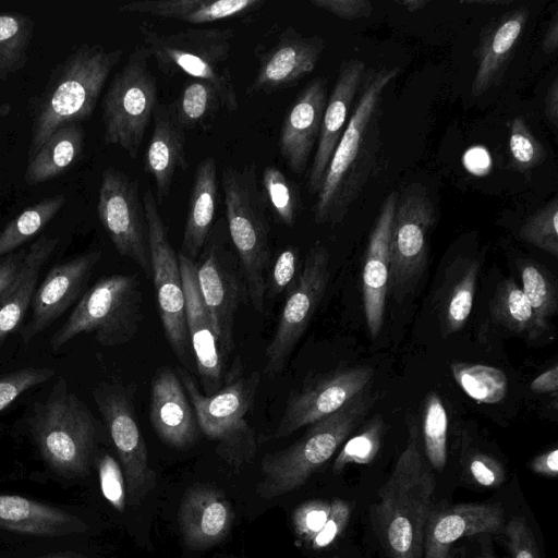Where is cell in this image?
I'll return each mask as SVG.
<instances>
[{
    "mask_svg": "<svg viewBox=\"0 0 558 558\" xmlns=\"http://www.w3.org/2000/svg\"><path fill=\"white\" fill-rule=\"evenodd\" d=\"M399 66L366 71L359 98L335 148L313 208L317 225L340 223L373 175L380 147L384 93Z\"/></svg>",
    "mask_w": 558,
    "mask_h": 558,
    "instance_id": "6da1fadb",
    "label": "cell"
},
{
    "mask_svg": "<svg viewBox=\"0 0 558 558\" xmlns=\"http://www.w3.org/2000/svg\"><path fill=\"white\" fill-rule=\"evenodd\" d=\"M436 481L421 450L416 425L371 507L372 522L389 558H422Z\"/></svg>",
    "mask_w": 558,
    "mask_h": 558,
    "instance_id": "7a4b0ae2",
    "label": "cell"
},
{
    "mask_svg": "<svg viewBox=\"0 0 558 558\" xmlns=\"http://www.w3.org/2000/svg\"><path fill=\"white\" fill-rule=\"evenodd\" d=\"M122 56L123 49L84 43L54 66L43 93L32 104L27 161L58 129L80 124L92 117Z\"/></svg>",
    "mask_w": 558,
    "mask_h": 558,
    "instance_id": "3957f363",
    "label": "cell"
},
{
    "mask_svg": "<svg viewBox=\"0 0 558 558\" xmlns=\"http://www.w3.org/2000/svg\"><path fill=\"white\" fill-rule=\"evenodd\" d=\"M86 403L63 377L28 418L33 440L56 473L75 478L88 474L97 441V424Z\"/></svg>",
    "mask_w": 558,
    "mask_h": 558,
    "instance_id": "277c9868",
    "label": "cell"
},
{
    "mask_svg": "<svg viewBox=\"0 0 558 558\" xmlns=\"http://www.w3.org/2000/svg\"><path fill=\"white\" fill-rule=\"evenodd\" d=\"M375 400L376 396L363 390L337 412L308 425L291 446L265 454L260 462L258 495L272 499L300 488L354 432Z\"/></svg>",
    "mask_w": 558,
    "mask_h": 558,
    "instance_id": "5b68a950",
    "label": "cell"
},
{
    "mask_svg": "<svg viewBox=\"0 0 558 558\" xmlns=\"http://www.w3.org/2000/svg\"><path fill=\"white\" fill-rule=\"evenodd\" d=\"M138 32L150 58L166 76L185 74L210 83L222 108L239 109L232 72L227 62L235 37L232 28H186L174 33L158 32L147 21L140 22Z\"/></svg>",
    "mask_w": 558,
    "mask_h": 558,
    "instance_id": "8992f818",
    "label": "cell"
},
{
    "mask_svg": "<svg viewBox=\"0 0 558 558\" xmlns=\"http://www.w3.org/2000/svg\"><path fill=\"white\" fill-rule=\"evenodd\" d=\"M221 186L228 231L241 263L247 295L254 310L263 313L265 272L270 264V227L255 162L225 168Z\"/></svg>",
    "mask_w": 558,
    "mask_h": 558,
    "instance_id": "52a82bcc",
    "label": "cell"
},
{
    "mask_svg": "<svg viewBox=\"0 0 558 558\" xmlns=\"http://www.w3.org/2000/svg\"><path fill=\"white\" fill-rule=\"evenodd\" d=\"M175 372L191 401L199 430L217 444L218 456L234 469L251 462L257 451V439L247 414L256 399L260 373L238 374L218 391L206 396L185 369L177 367Z\"/></svg>",
    "mask_w": 558,
    "mask_h": 558,
    "instance_id": "ba28073f",
    "label": "cell"
},
{
    "mask_svg": "<svg viewBox=\"0 0 558 558\" xmlns=\"http://www.w3.org/2000/svg\"><path fill=\"white\" fill-rule=\"evenodd\" d=\"M143 294L136 276L104 277L84 292L64 324L53 333V351L81 333H90L104 347L130 342L143 319Z\"/></svg>",
    "mask_w": 558,
    "mask_h": 558,
    "instance_id": "9c48e42d",
    "label": "cell"
},
{
    "mask_svg": "<svg viewBox=\"0 0 558 558\" xmlns=\"http://www.w3.org/2000/svg\"><path fill=\"white\" fill-rule=\"evenodd\" d=\"M149 52L137 46L112 77L101 100L104 142L136 158L158 104Z\"/></svg>",
    "mask_w": 558,
    "mask_h": 558,
    "instance_id": "30bf717a",
    "label": "cell"
},
{
    "mask_svg": "<svg viewBox=\"0 0 558 558\" xmlns=\"http://www.w3.org/2000/svg\"><path fill=\"white\" fill-rule=\"evenodd\" d=\"M435 221V207L425 186L412 183L398 194L389 241L388 293L399 303L415 290L426 269Z\"/></svg>",
    "mask_w": 558,
    "mask_h": 558,
    "instance_id": "8fae6325",
    "label": "cell"
},
{
    "mask_svg": "<svg viewBox=\"0 0 558 558\" xmlns=\"http://www.w3.org/2000/svg\"><path fill=\"white\" fill-rule=\"evenodd\" d=\"M92 395L119 457L128 501L137 506L154 489L156 474L149 466L133 392L119 381H101L94 387Z\"/></svg>",
    "mask_w": 558,
    "mask_h": 558,
    "instance_id": "7c38bea8",
    "label": "cell"
},
{
    "mask_svg": "<svg viewBox=\"0 0 558 558\" xmlns=\"http://www.w3.org/2000/svg\"><path fill=\"white\" fill-rule=\"evenodd\" d=\"M329 280V252L317 241L308 250L293 286L288 291L278 323L265 350L264 373L278 375L319 306Z\"/></svg>",
    "mask_w": 558,
    "mask_h": 558,
    "instance_id": "4fadbf2b",
    "label": "cell"
},
{
    "mask_svg": "<svg viewBox=\"0 0 558 558\" xmlns=\"http://www.w3.org/2000/svg\"><path fill=\"white\" fill-rule=\"evenodd\" d=\"M144 213L148 229L151 277L158 312L169 345L180 360L191 351L186 323L185 296L178 254L169 240L153 192L144 194Z\"/></svg>",
    "mask_w": 558,
    "mask_h": 558,
    "instance_id": "5bb4252c",
    "label": "cell"
},
{
    "mask_svg": "<svg viewBox=\"0 0 558 558\" xmlns=\"http://www.w3.org/2000/svg\"><path fill=\"white\" fill-rule=\"evenodd\" d=\"M97 214L117 252L150 277L148 229L137 181L119 169L106 168L98 191Z\"/></svg>",
    "mask_w": 558,
    "mask_h": 558,
    "instance_id": "9a60e30c",
    "label": "cell"
},
{
    "mask_svg": "<svg viewBox=\"0 0 558 558\" xmlns=\"http://www.w3.org/2000/svg\"><path fill=\"white\" fill-rule=\"evenodd\" d=\"M374 376L368 366L339 368L319 375L289 397L270 436L280 439L337 412L363 390Z\"/></svg>",
    "mask_w": 558,
    "mask_h": 558,
    "instance_id": "2e32d148",
    "label": "cell"
},
{
    "mask_svg": "<svg viewBox=\"0 0 558 558\" xmlns=\"http://www.w3.org/2000/svg\"><path fill=\"white\" fill-rule=\"evenodd\" d=\"M324 48L320 36L286 27L269 47L255 50L256 74L245 94H272L298 84L314 71Z\"/></svg>",
    "mask_w": 558,
    "mask_h": 558,
    "instance_id": "e0dca14e",
    "label": "cell"
},
{
    "mask_svg": "<svg viewBox=\"0 0 558 558\" xmlns=\"http://www.w3.org/2000/svg\"><path fill=\"white\" fill-rule=\"evenodd\" d=\"M101 258V251H92L54 265L36 288L31 303L32 317L21 331L27 344L39 332L54 323L85 292L93 269Z\"/></svg>",
    "mask_w": 558,
    "mask_h": 558,
    "instance_id": "ac0fdd59",
    "label": "cell"
},
{
    "mask_svg": "<svg viewBox=\"0 0 558 558\" xmlns=\"http://www.w3.org/2000/svg\"><path fill=\"white\" fill-rule=\"evenodd\" d=\"M185 296V323L191 351L206 396L223 385L225 353L196 281V264L178 253Z\"/></svg>",
    "mask_w": 558,
    "mask_h": 558,
    "instance_id": "d6986e66",
    "label": "cell"
},
{
    "mask_svg": "<svg viewBox=\"0 0 558 558\" xmlns=\"http://www.w3.org/2000/svg\"><path fill=\"white\" fill-rule=\"evenodd\" d=\"M205 257L196 264V281L225 355L234 349V319L240 302L236 276L223 255V245L210 232Z\"/></svg>",
    "mask_w": 558,
    "mask_h": 558,
    "instance_id": "ffe728a7",
    "label": "cell"
},
{
    "mask_svg": "<svg viewBox=\"0 0 558 558\" xmlns=\"http://www.w3.org/2000/svg\"><path fill=\"white\" fill-rule=\"evenodd\" d=\"M367 68L360 59L342 61L327 99L317 148L307 177V190L317 195L335 148L347 126L350 109L361 89Z\"/></svg>",
    "mask_w": 558,
    "mask_h": 558,
    "instance_id": "44dd1931",
    "label": "cell"
},
{
    "mask_svg": "<svg viewBox=\"0 0 558 558\" xmlns=\"http://www.w3.org/2000/svg\"><path fill=\"white\" fill-rule=\"evenodd\" d=\"M327 99L326 81L316 77L299 93L282 119L279 153L295 174H302L307 167L318 141Z\"/></svg>",
    "mask_w": 558,
    "mask_h": 558,
    "instance_id": "7402d4cb",
    "label": "cell"
},
{
    "mask_svg": "<svg viewBox=\"0 0 558 558\" xmlns=\"http://www.w3.org/2000/svg\"><path fill=\"white\" fill-rule=\"evenodd\" d=\"M149 421L157 436L177 449L191 447L199 437L191 401L170 366L158 368L151 379Z\"/></svg>",
    "mask_w": 558,
    "mask_h": 558,
    "instance_id": "603a6c76",
    "label": "cell"
},
{
    "mask_svg": "<svg viewBox=\"0 0 558 558\" xmlns=\"http://www.w3.org/2000/svg\"><path fill=\"white\" fill-rule=\"evenodd\" d=\"M398 193L390 192L372 227L362 269V296L366 327L375 339L384 323L389 283V241Z\"/></svg>",
    "mask_w": 558,
    "mask_h": 558,
    "instance_id": "cb8c5ba5",
    "label": "cell"
},
{
    "mask_svg": "<svg viewBox=\"0 0 558 558\" xmlns=\"http://www.w3.org/2000/svg\"><path fill=\"white\" fill-rule=\"evenodd\" d=\"M505 529L499 504H459L433 508L424 531L425 558H448L451 545L464 536L500 533Z\"/></svg>",
    "mask_w": 558,
    "mask_h": 558,
    "instance_id": "d4e9b609",
    "label": "cell"
},
{
    "mask_svg": "<svg viewBox=\"0 0 558 558\" xmlns=\"http://www.w3.org/2000/svg\"><path fill=\"white\" fill-rule=\"evenodd\" d=\"M234 512L225 494L210 485L189 487L181 500L178 522L182 538L192 549L220 542L232 527Z\"/></svg>",
    "mask_w": 558,
    "mask_h": 558,
    "instance_id": "484cf974",
    "label": "cell"
},
{
    "mask_svg": "<svg viewBox=\"0 0 558 558\" xmlns=\"http://www.w3.org/2000/svg\"><path fill=\"white\" fill-rule=\"evenodd\" d=\"M529 19L526 8L510 10L492 21L482 32L475 51L477 66L471 95L480 97L502 81Z\"/></svg>",
    "mask_w": 558,
    "mask_h": 558,
    "instance_id": "4316f807",
    "label": "cell"
},
{
    "mask_svg": "<svg viewBox=\"0 0 558 558\" xmlns=\"http://www.w3.org/2000/svg\"><path fill=\"white\" fill-rule=\"evenodd\" d=\"M153 133L144 156V170L155 183L157 205L170 193L178 169L189 167L185 153V131L170 117L167 105L157 104L153 116Z\"/></svg>",
    "mask_w": 558,
    "mask_h": 558,
    "instance_id": "83f0119b",
    "label": "cell"
},
{
    "mask_svg": "<svg viewBox=\"0 0 558 558\" xmlns=\"http://www.w3.org/2000/svg\"><path fill=\"white\" fill-rule=\"evenodd\" d=\"M0 529L38 536L83 533L87 525L62 509L22 496L0 495Z\"/></svg>",
    "mask_w": 558,
    "mask_h": 558,
    "instance_id": "f1b7e54d",
    "label": "cell"
},
{
    "mask_svg": "<svg viewBox=\"0 0 558 558\" xmlns=\"http://www.w3.org/2000/svg\"><path fill=\"white\" fill-rule=\"evenodd\" d=\"M480 269V262L473 257H458L447 267L434 299L444 337L465 325L473 307Z\"/></svg>",
    "mask_w": 558,
    "mask_h": 558,
    "instance_id": "f546056e",
    "label": "cell"
},
{
    "mask_svg": "<svg viewBox=\"0 0 558 558\" xmlns=\"http://www.w3.org/2000/svg\"><path fill=\"white\" fill-rule=\"evenodd\" d=\"M264 4V0H140L124 3L118 11L201 25L233 19Z\"/></svg>",
    "mask_w": 558,
    "mask_h": 558,
    "instance_id": "4dcf8cb0",
    "label": "cell"
},
{
    "mask_svg": "<svg viewBox=\"0 0 558 558\" xmlns=\"http://www.w3.org/2000/svg\"><path fill=\"white\" fill-rule=\"evenodd\" d=\"M217 194L216 159L207 157L198 163L194 173L180 251L193 262L205 246L214 228Z\"/></svg>",
    "mask_w": 558,
    "mask_h": 558,
    "instance_id": "1f68e13d",
    "label": "cell"
},
{
    "mask_svg": "<svg viewBox=\"0 0 558 558\" xmlns=\"http://www.w3.org/2000/svg\"><path fill=\"white\" fill-rule=\"evenodd\" d=\"M58 245V238L40 236L26 251L21 269L0 296V344L23 322L32 303L41 267Z\"/></svg>",
    "mask_w": 558,
    "mask_h": 558,
    "instance_id": "d6a6232c",
    "label": "cell"
},
{
    "mask_svg": "<svg viewBox=\"0 0 558 558\" xmlns=\"http://www.w3.org/2000/svg\"><path fill=\"white\" fill-rule=\"evenodd\" d=\"M352 505L343 499H312L299 505L291 517L301 546L320 550L333 544L349 524Z\"/></svg>",
    "mask_w": 558,
    "mask_h": 558,
    "instance_id": "836d02e7",
    "label": "cell"
},
{
    "mask_svg": "<svg viewBox=\"0 0 558 558\" xmlns=\"http://www.w3.org/2000/svg\"><path fill=\"white\" fill-rule=\"evenodd\" d=\"M84 136L80 124L58 129L27 161L24 173L26 184L37 185L60 177L80 157Z\"/></svg>",
    "mask_w": 558,
    "mask_h": 558,
    "instance_id": "e575fe53",
    "label": "cell"
},
{
    "mask_svg": "<svg viewBox=\"0 0 558 558\" xmlns=\"http://www.w3.org/2000/svg\"><path fill=\"white\" fill-rule=\"evenodd\" d=\"M167 107L173 122L185 131L208 129L222 105L210 83L192 78Z\"/></svg>",
    "mask_w": 558,
    "mask_h": 558,
    "instance_id": "d590c367",
    "label": "cell"
},
{
    "mask_svg": "<svg viewBox=\"0 0 558 558\" xmlns=\"http://www.w3.org/2000/svg\"><path fill=\"white\" fill-rule=\"evenodd\" d=\"M489 310L492 319L508 331L535 338L548 329L536 317L522 289L511 279L498 286Z\"/></svg>",
    "mask_w": 558,
    "mask_h": 558,
    "instance_id": "8d00e7d4",
    "label": "cell"
},
{
    "mask_svg": "<svg viewBox=\"0 0 558 558\" xmlns=\"http://www.w3.org/2000/svg\"><path fill=\"white\" fill-rule=\"evenodd\" d=\"M34 29L35 23L29 15L0 13V81L26 66Z\"/></svg>",
    "mask_w": 558,
    "mask_h": 558,
    "instance_id": "74e56055",
    "label": "cell"
},
{
    "mask_svg": "<svg viewBox=\"0 0 558 558\" xmlns=\"http://www.w3.org/2000/svg\"><path fill=\"white\" fill-rule=\"evenodd\" d=\"M65 196L57 194L25 208L0 231V258L13 253L40 232L65 204Z\"/></svg>",
    "mask_w": 558,
    "mask_h": 558,
    "instance_id": "f35d334b",
    "label": "cell"
},
{
    "mask_svg": "<svg viewBox=\"0 0 558 558\" xmlns=\"http://www.w3.org/2000/svg\"><path fill=\"white\" fill-rule=\"evenodd\" d=\"M450 368L459 387L478 403H498L507 396L508 378L497 367L452 362Z\"/></svg>",
    "mask_w": 558,
    "mask_h": 558,
    "instance_id": "ab89813d",
    "label": "cell"
},
{
    "mask_svg": "<svg viewBox=\"0 0 558 558\" xmlns=\"http://www.w3.org/2000/svg\"><path fill=\"white\" fill-rule=\"evenodd\" d=\"M522 291L538 320L548 327V319L558 308L557 288L551 274L533 260L519 263Z\"/></svg>",
    "mask_w": 558,
    "mask_h": 558,
    "instance_id": "60d3db41",
    "label": "cell"
},
{
    "mask_svg": "<svg viewBox=\"0 0 558 558\" xmlns=\"http://www.w3.org/2000/svg\"><path fill=\"white\" fill-rule=\"evenodd\" d=\"M448 417L440 396L430 391L424 401L422 414V438L426 460L430 466L441 471L447 462Z\"/></svg>",
    "mask_w": 558,
    "mask_h": 558,
    "instance_id": "b9f144b4",
    "label": "cell"
},
{
    "mask_svg": "<svg viewBox=\"0 0 558 558\" xmlns=\"http://www.w3.org/2000/svg\"><path fill=\"white\" fill-rule=\"evenodd\" d=\"M262 191L277 219L288 228L294 227L301 205L294 182L276 166H267L262 173Z\"/></svg>",
    "mask_w": 558,
    "mask_h": 558,
    "instance_id": "7bdbcfd3",
    "label": "cell"
},
{
    "mask_svg": "<svg viewBox=\"0 0 558 558\" xmlns=\"http://www.w3.org/2000/svg\"><path fill=\"white\" fill-rule=\"evenodd\" d=\"M384 432L385 423L380 415L365 422L359 433L342 446L333 461L332 471L340 473L349 464L371 463L379 451Z\"/></svg>",
    "mask_w": 558,
    "mask_h": 558,
    "instance_id": "ee69618b",
    "label": "cell"
},
{
    "mask_svg": "<svg viewBox=\"0 0 558 558\" xmlns=\"http://www.w3.org/2000/svg\"><path fill=\"white\" fill-rule=\"evenodd\" d=\"M509 153L511 169L520 173L532 171L545 160V147L523 117H517L509 123Z\"/></svg>",
    "mask_w": 558,
    "mask_h": 558,
    "instance_id": "f6af8a7d",
    "label": "cell"
},
{
    "mask_svg": "<svg viewBox=\"0 0 558 558\" xmlns=\"http://www.w3.org/2000/svg\"><path fill=\"white\" fill-rule=\"evenodd\" d=\"M520 239L558 257V201L553 198L521 226Z\"/></svg>",
    "mask_w": 558,
    "mask_h": 558,
    "instance_id": "bcb514c9",
    "label": "cell"
},
{
    "mask_svg": "<svg viewBox=\"0 0 558 558\" xmlns=\"http://www.w3.org/2000/svg\"><path fill=\"white\" fill-rule=\"evenodd\" d=\"M49 367H23L0 376V412L9 408L24 392L54 376Z\"/></svg>",
    "mask_w": 558,
    "mask_h": 558,
    "instance_id": "7dc6e473",
    "label": "cell"
},
{
    "mask_svg": "<svg viewBox=\"0 0 558 558\" xmlns=\"http://www.w3.org/2000/svg\"><path fill=\"white\" fill-rule=\"evenodd\" d=\"M100 489L106 500L118 511H123L126 502V488L122 469L109 453L98 459Z\"/></svg>",
    "mask_w": 558,
    "mask_h": 558,
    "instance_id": "c3c4849f",
    "label": "cell"
},
{
    "mask_svg": "<svg viewBox=\"0 0 558 558\" xmlns=\"http://www.w3.org/2000/svg\"><path fill=\"white\" fill-rule=\"evenodd\" d=\"M299 259V248L293 245L287 246L279 253L266 282V292L270 298L282 294L293 286L296 280Z\"/></svg>",
    "mask_w": 558,
    "mask_h": 558,
    "instance_id": "681fc988",
    "label": "cell"
},
{
    "mask_svg": "<svg viewBox=\"0 0 558 558\" xmlns=\"http://www.w3.org/2000/svg\"><path fill=\"white\" fill-rule=\"evenodd\" d=\"M465 471L473 482L488 488L499 486L506 478V470L501 462L481 451L468 454Z\"/></svg>",
    "mask_w": 558,
    "mask_h": 558,
    "instance_id": "f907efd6",
    "label": "cell"
},
{
    "mask_svg": "<svg viewBox=\"0 0 558 558\" xmlns=\"http://www.w3.org/2000/svg\"><path fill=\"white\" fill-rule=\"evenodd\" d=\"M504 531L512 558H541L534 533L523 517H512Z\"/></svg>",
    "mask_w": 558,
    "mask_h": 558,
    "instance_id": "816d5d0a",
    "label": "cell"
},
{
    "mask_svg": "<svg viewBox=\"0 0 558 558\" xmlns=\"http://www.w3.org/2000/svg\"><path fill=\"white\" fill-rule=\"evenodd\" d=\"M311 4L349 21L368 17L373 11L368 0H311Z\"/></svg>",
    "mask_w": 558,
    "mask_h": 558,
    "instance_id": "f5cc1de1",
    "label": "cell"
},
{
    "mask_svg": "<svg viewBox=\"0 0 558 558\" xmlns=\"http://www.w3.org/2000/svg\"><path fill=\"white\" fill-rule=\"evenodd\" d=\"M26 255V250L13 252L0 260V296L10 287L15 277L17 276L23 260Z\"/></svg>",
    "mask_w": 558,
    "mask_h": 558,
    "instance_id": "db71d44e",
    "label": "cell"
},
{
    "mask_svg": "<svg viewBox=\"0 0 558 558\" xmlns=\"http://www.w3.org/2000/svg\"><path fill=\"white\" fill-rule=\"evenodd\" d=\"M530 466L536 474L556 477L558 474V449L555 447L536 456Z\"/></svg>",
    "mask_w": 558,
    "mask_h": 558,
    "instance_id": "11a10c76",
    "label": "cell"
},
{
    "mask_svg": "<svg viewBox=\"0 0 558 558\" xmlns=\"http://www.w3.org/2000/svg\"><path fill=\"white\" fill-rule=\"evenodd\" d=\"M558 389V366L551 367L539 374L531 383V390L535 393L557 392Z\"/></svg>",
    "mask_w": 558,
    "mask_h": 558,
    "instance_id": "9f6ffc18",
    "label": "cell"
},
{
    "mask_svg": "<svg viewBox=\"0 0 558 558\" xmlns=\"http://www.w3.org/2000/svg\"><path fill=\"white\" fill-rule=\"evenodd\" d=\"M545 116L549 123L558 126V78L555 77L549 84L545 95Z\"/></svg>",
    "mask_w": 558,
    "mask_h": 558,
    "instance_id": "6f0895ef",
    "label": "cell"
},
{
    "mask_svg": "<svg viewBox=\"0 0 558 558\" xmlns=\"http://www.w3.org/2000/svg\"><path fill=\"white\" fill-rule=\"evenodd\" d=\"M558 48V11L555 10L544 32L543 50L554 53Z\"/></svg>",
    "mask_w": 558,
    "mask_h": 558,
    "instance_id": "680465c9",
    "label": "cell"
},
{
    "mask_svg": "<svg viewBox=\"0 0 558 558\" xmlns=\"http://www.w3.org/2000/svg\"><path fill=\"white\" fill-rule=\"evenodd\" d=\"M427 3H428V1H426V0H403V1H400V4H402L410 12H416L418 10H422L425 5H427Z\"/></svg>",
    "mask_w": 558,
    "mask_h": 558,
    "instance_id": "91938a15",
    "label": "cell"
},
{
    "mask_svg": "<svg viewBox=\"0 0 558 558\" xmlns=\"http://www.w3.org/2000/svg\"><path fill=\"white\" fill-rule=\"evenodd\" d=\"M512 0H463L461 3L465 4H509Z\"/></svg>",
    "mask_w": 558,
    "mask_h": 558,
    "instance_id": "94428289",
    "label": "cell"
},
{
    "mask_svg": "<svg viewBox=\"0 0 558 558\" xmlns=\"http://www.w3.org/2000/svg\"><path fill=\"white\" fill-rule=\"evenodd\" d=\"M481 558H494V557H481Z\"/></svg>",
    "mask_w": 558,
    "mask_h": 558,
    "instance_id": "6125c7cd",
    "label": "cell"
},
{
    "mask_svg": "<svg viewBox=\"0 0 558 558\" xmlns=\"http://www.w3.org/2000/svg\"><path fill=\"white\" fill-rule=\"evenodd\" d=\"M333 558H339V557H337V556H336V557H333Z\"/></svg>",
    "mask_w": 558,
    "mask_h": 558,
    "instance_id": "be15d7a7",
    "label": "cell"
},
{
    "mask_svg": "<svg viewBox=\"0 0 558 558\" xmlns=\"http://www.w3.org/2000/svg\"><path fill=\"white\" fill-rule=\"evenodd\" d=\"M457 558H462V557H457Z\"/></svg>",
    "mask_w": 558,
    "mask_h": 558,
    "instance_id": "e7e4bbea",
    "label": "cell"
}]
</instances>
